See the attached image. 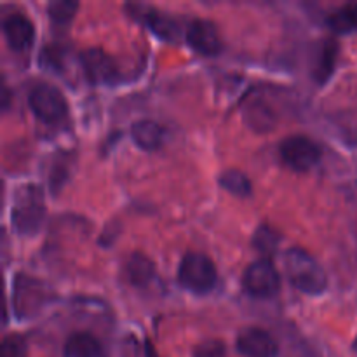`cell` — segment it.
I'll return each instance as SVG.
<instances>
[{
  "mask_svg": "<svg viewBox=\"0 0 357 357\" xmlns=\"http://www.w3.org/2000/svg\"><path fill=\"white\" fill-rule=\"evenodd\" d=\"M28 105H30L35 117L40 119L42 122H47V124L63 121L68 114V105H66L65 96L58 87L51 86V84L35 86L28 96Z\"/></svg>",
  "mask_w": 357,
  "mask_h": 357,
  "instance_id": "cell-5",
  "label": "cell"
},
{
  "mask_svg": "<svg viewBox=\"0 0 357 357\" xmlns=\"http://www.w3.org/2000/svg\"><path fill=\"white\" fill-rule=\"evenodd\" d=\"M84 72L87 79L96 86H114L121 79L119 66L115 65L114 58L101 49H87L80 54Z\"/></svg>",
  "mask_w": 357,
  "mask_h": 357,
  "instance_id": "cell-8",
  "label": "cell"
},
{
  "mask_svg": "<svg viewBox=\"0 0 357 357\" xmlns=\"http://www.w3.org/2000/svg\"><path fill=\"white\" fill-rule=\"evenodd\" d=\"M79 3L73 0H54L47 6V14L52 23L56 24H68L75 16Z\"/></svg>",
  "mask_w": 357,
  "mask_h": 357,
  "instance_id": "cell-20",
  "label": "cell"
},
{
  "mask_svg": "<svg viewBox=\"0 0 357 357\" xmlns=\"http://www.w3.org/2000/svg\"><path fill=\"white\" fill-rule=\"evenodd\" d=\"M220 185L236 197H250L253 194L251 180L239 169H227L220 174Z\"/></svg>",
  "mask_w": 357,
  "mask_h": 357,
  "instance_id": "cell-17",
  "label": "cell"
},
{
  "mask_svg": "<svg viewBox=\"0 0 357 357\" xmlns=\"http://www.w3.org/2000/svg\"><path fill=\"white\" fill-rule=\"evenodd\" d=\"M243 286L255 298H272L281 288V275L271 260H257L248 265L243 275Z\"/></svg>",
  "mask_w": 357,
  "mask_h": 357,
  "instance_id": "cell-6",
  "label": "cell"
},
{
  "mask_svg": "<svg viewBox=\"0 0 357 357\" xmlns=\"http://www.w3.org/2000/svg\"><path fill=\"white\" fill-rule=\"evenodd\" d=\"M337 58H338V44L331 38L324 40V44L321 45V51L317 54L316 63H314L312 75L314 80L317 84H324L335 72V66H337Z\"/></svg>",
  "mask_w": 357,
  "mask_h": 357,
  "instance_id": "cell-14",
  "label": "cell"
},
{
  "mask_svg": "<svg viewBox=\"0 0 357 357\" xmlns=\"http://www.w3.org/2000/svg\"><path fill=\"white\" fill-rule=\"evenodd\" d=\"M126 275H128V281L132 286H146L152 282L153 275H155V267H153L152 260L146 258L145 255L135 253L129 257L128 264H126Z\"/></svg>",
  "mask_w": 357,
  "mask_h": 357,
  "instance_id": "cell-16",
  "label": "cell"
},
{
  "mask_svg": "<svg viewBox=\"0 0 357 357\" xmlns=\"http://www.w3.org/2000/svg\"><path fill=\"white\" fill-rule=\"evenodd\" d=\"M0 357H28L26 342L20 335H7L0 345Z\"/></svg>",
  "mask_w": 357,
  "mask_h": 357,
  "instance_id": "cell-22",
  "label": "cell"
},
{
  "mask_svg": "<svg viewBox=\"0 0 357 357\" xmlns=\"http://www.w3.org/2000/svg\"><path fill=\"white\" fill-rule=\"evenodd\" d=\"M282 160L291 167L293 171H309L319 162L321 149L316 142L307 136H289L279 146Z\"/></svg>",
  "mask_w": 357,
  "mask_h": 357,
  "instance_id": "cell-7",
  "label": "cell"
},
{
  "mask_svg": "<svg viewBox=\"0 0 357 357\" xmlns=\"http://www.w3.org/2000/svg\"><path fill=\"white\" fill-rule=\"evenodd\" d=\"M45 216L44 194L37 185H23L16 190L10 222L20 236H33L40 230Z\"/></svg>",
  "mask_w": 357,
  "mask_h": 357,
  "instance_id": "cell-2",
  "label": "cell"
},
{
  "mask_svg": "<svg viewBox=\"0 0 357 357\" xmlns=\"http://www.w3.org/2000/svg\"><path fill=\"white\" fill-rule=\"evenodd\" d=\"M328 24L335 33H352L357 30V3H347L333 10L328 17Z\"/></svg>",
  "mask_w": 357,
  "mask_h": 357,
  "instance_id": "cell-18",
  "label": "cell"
},
{
  "mask_svg": "<svg viewBox=\"0 0 357 357\" xmlns=\"http://www.w3.org/2000/svg\"><path fill=\"white\" fill-rule=\"evenodd\" d=\"M225 345L220 340H206L199 344L194 351V357H225Z\"/></svg>",
  "mask_w": 357,
  "mask_h": 357,
  "instance_id": "cell-23",
  "label": "cell"
},
{
  "mask_svg": "<svg viewBox=\"0 0 357 357\" xmlns=\"http://www.w3.org/2000/svg\"><path fill=\"white\" fill-rule=\"evenodd\" d=\"M145 354L146 357H159V354H157V351L153 349V345L150 344V342H146L145 344Z\"/></svg>",
  "mask_w": 357,
  "mask_h": 357,
  "instance_id": "cell-25",
  "label": "cell"
},
{
  "mask_svg": "<svg viewBox=\"0 0 357 357\" xmlns=\"http://www.w3.org/2000/svg\"><path fill=\"white\" fill-rule=\"evenodd\" d=\"M244 117H246L248 126L255 131H268V129L274 128L275 124V115L267 105L264 103H251L250 107L244 112Z\"/></svg>",
  "mask_w": 357,
  "mask_h": 357,
  "instance_id": "cell-19",
  "label": "cell"
},
{
  "mask_svg": "<svg viewBox=\"0 0 357 357\" xmlns=\"http://www.w3.org/2000/svg\"><path fill=\"white\" fill-rule=\"evenodd\" d=\"M131 138L136 146L146 152H153L164 143V129L157 122L143 119L131 126Z\"/></svg>",
  "mask_w": 357,
  "mask_h": 357,
  "instance_id": "cell-13",
  "label": "cell"
},
{
  "mask_svg": "<svg viewBox=\"0 0 357 357\" xmlns=\"http://www.w3.org/2000/svg\"><path fill=\"white\" fill-rule=\"evenodd\" d=\"M216 279L218 274L211 258L202 253L185 255L178 268V281L185 289L195 295H206L215 288Z\"/></svg>",
  "mask_w": 357,
  "mask_h": 357,
  "instance_id": "cell-4",
  "label": "cell"
},
{
  "mask_svg": "<svg viewBox=\"0 0 357 357\" xmlns=\"http://www.w3.org/2000/svg\"><path fill=\"white\" fill-rule=\"evenodd\" d=\"M2 28L7 44L16 51H24L26 47H30L35 38L33 23L20 13L7 16L3 20Z\"/></svg>",
  "mask_w": 357,
  "mask_h": 357,
  "instance_id": "cell-12",
  "label": "cell"
},
{
  "mask_svg": "<svg viewBox=\"0 0 357 357\" xmlns=\"http://www.w3.org/2000/svg\"><path fill=\"white\" fill-rule=\"evenodd\" d=\"M132 9L138 10V14H135L138 20H142L143 23L149 24L150 30L164 42H178L180 40V24L173 20V17L166 16V14L159 13L157 9L145 6H131Z\"/></svg>",
  "mask_w": 357,
  "mask_h": 357,
  "instance_id": "cell-11",
  "label": "cell"
},
{
  "mask_svg": "<svg viewBox=\"0 0 357 357\" xmlns=\"http://www.w3.org/2000/svg\"><path fill=\"white\" fill-rule=\"evenodd\" d=\"M279 244V236L278 232L271 229V227L264 225L258 229V232L255 234V246L265 255H272L275 251Z\"/></svg>",
  "mask_w": 357,
  "mask_h": 357,
  "instance_id": "cell-21",
  "label": "cell"
},
{
  "mask_svg": "<svg viewBox=\"0 0 357 357\" xmlns=\"http://www.w3.org/2000/svg\"><path fill=\"white\" fill-rule=\"evenodd\" d=\"M187 42L199 54L216 56L222 51V37L218 28L208 20H194L188 24Z\"/></svg>",
  "mask_w": 357,
  "mask_h": 357,
  "instance_id": "cell-10",
  "label": "cell"
},
{
  "mask_svg": "<svg viewBox=\"0 0 357 357\" xmlns=\"http://www.w3.org/2000/svg\"><path fill=\"white\" fill-rule=\"evenodd\" d=\"M52 300V291L47 284L30 275L17 274L13 282L14 314L20 319H30L37 316Z\"/></svg>",
  "mask_w": 357,
  "mask_h": 357,
  "instance_id": "cell-3",
  "label": "cell"
},
{
  "mask_svg": "<svg viewBox=\"0 0 357 357\" xmlns=\"http://www.w3.org/2000/svg\"><path fill=\"white\" fill-rule=\"evenodd\" d=\"M66 167H68V164L61 162V160H58V162L52 166L51 176H49V185H51L52 192H58L59 188L65 185V180L68 178V171H66Z\"/></svg>",
  "mask_w": 357,
  "mask_h": 357,
  "instance_id": "cell-24",
  "label": "cell"
},
{
  "mask_svg": "<svg viewBox=\"0 0 357 357\" xmlns=\"http://www.w3.org/2000/svg\"><path fill=\"white\" fill-rule=\"evenodd\" d=\"M282 267H284L286 278L298 291L316 296L323 295L326 289L328 278L323 267L307 251L298 250V248L288 250L282 257Z\"/></svg>",
  "mask_w": 357,
  "mask_h": 357,
  "instance_id": "cell-1",
  "label": "cell"
},
{
  "mask_svg": "<svg viewBox=\"0 0 357 357\" xmlns=\"http://www.w3.org/2000/svg\"><path fill=\"white\" fill-rule=\"evenodd\" d=\"M236 347L244 357H278L279 354L278 342L261 328H246L241 331Z\"/></svg>",
  "mask_w": 357,
  "mask_h": 357,
  "instance_id": "cell-9",
  "label": "cell"
},
{
  "mask_svg": "<svg viewBox=\"0 0 357 357\" xmlns=\"http://www.w3.org/2000/svg\"><path fill=\"white\" fill-rule=\"evenodd\" d=\"M65 357H103V347L96 337L80 331L66 340Z\"/></svg>",
  "mask_w": 357,
  "mask_h": 357,
  "instance_id": "cell-15",
  "label": "cell"
}]
</instances>
